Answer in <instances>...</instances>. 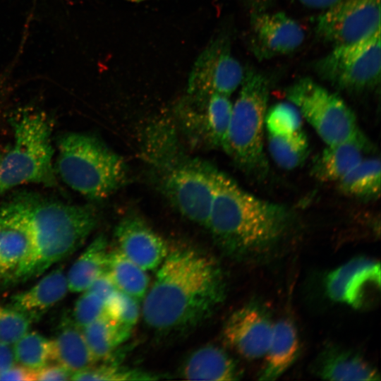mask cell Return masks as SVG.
Returning <instances> with one entry per match:
<instances>
[{
  "mask_svg": "<svg viewBox=\"0 0 381 381\" xmlns=\"http://www.w3.org/2000/svg\"><path fill=\"white\" fill-rule=\"evenodd\" d=\"M256 11H262L271 0H246Z\"/></svg>",
  "mask_w": 381,
  "mask_h": 381,
  "instance_id": "ab89813d",
  "label": "cell"
},
{
  "mask_svg": "<svg viewBox=\"0 0 381 381\" xmlns=\"http://www.w3.org/2000/svg\"><path fill=\"white\" fill-rule=\"evenodd\" d=\"M87 290L96 294L106 303L119 289L107 271L99 276Z\"/></svg>",
  "mask_w": 381,
  "mask_h": 381,
  "instance_id": "e575fe53",
  "label": "cell"
},
{
  "mask_svg": "<svg viewBox=\"0 0 381 381\" xmlns=\"http://www.w3.org/2000/svg\"><path fill=\"white\" fill-rule=\"evenodd\" d=\"M72 373L60 364L48 365L35 370V380H68Z\"/></svg>",
  "mask_w": 381,
  "mask_h": 381,
  "instance_id": "d590c367",
  "label": "cell"
},
{
  "mask_svg": "<svg viewBox=\"0 0 381 381\" xmlns=\"http://www.w3.org/2000/svg\"><path fill=\"white\" fill-rule=\"evenodd\" d=\"M143 300L145 324L159 333L188 330L202 324L226 296L218 262L190 248L169 250Z\"/></svg>",
  "mask_w": 381,
  "mask_h": 381,
  "instance_id": "6da1fadb",
  "label": "cell"
},
{
  "mask_svg": "<svg viewBox=\"0 0 381 381\" xmlns=\"http://www.w3.org/2000/svg\"><path fill=\"white\" fill-rule=\"evenodd\" d=\"M31 253L26 227L4 203L0 206V282L24 280Z\"/></svg>",
  "mask_w": 381,
  "mask_h": 381,
  "instance_id": "e0dca14e",
  "label": "cell"
},
{
  "mask_svg": "<svg viewBox=\"0 0 381 381\" xmlns=\"http://www.w3.org/2000/svg\"><path fill=\"white\" fill-rule=\"evenodd\" d=\"M303 5L314 8L325 10L340 0H298Z\"/></svg>",
  "mask_w": 381,
  "mask_h": 381,
  "instance_id": "f35d334b",
  "label": "cell"
},
{
  "mask_svg": "<svg viewBox=\"0 0 381 381\" xmlns=\"http://www.w3.org/2000/svg\"><path fill=\"white\" fill-rule=\"evenodd\" d=\"M15 361L32 370H37L52 361V342L40 333L27 332L13 344Z\"/></svg>",
  "mask_w": 381,
  "mask_h": 381,
  "instance_id": "f1b7e54d",
  "label": "cell"
},
{
  "mask_svg": "<svg viewBox=\"0 0 381 381\" xmlns=\"http://www.w3.org/2000/svg\"><path fill=\"white\" fill-rule=\"evenodd\" d=\"M380 160L377 157L363 159L338 182L339 190L363 200H376L380 195Z\"/></svg>",
  "mask_w": 381,
  "mask_h": 381,
  "instance_id": "484cf974",
  "label": "cell"
},
{
  "mask_svg": "<svg viewBox=\"0 0 381 381\" xmlns=\"http://www.w3.org/2000/svg\"><path fill=\"white\" fill-rule=\"evenodd\" d=\"M107 272L117 289L142 301L149 289L147 271L129 259L118 248L109 250Z\"/></svg>",
  "mask_w": 381,
  "mask_h": 381,
  "instance_id": "4316f807",
  "label": "cell"
},
{
  "mask_svg": "<svg viewBox=\"0 0 381 381\" xmlns=\"http://www.w3.org/2000/svg\"><path fill=\"white\" fill-rule=\"evenodd\" d=\"M114 236L117 248L145 271L157 269L169 251L164 239L138 217L122 219Z\"/></svg>",
  "mask_w": 381,
  "mask_h": 381,
  "instance_id": "2e32d148",
  "label": "cell"
},
{
  "mask_svg": "<svg viewBox=\"0 0 381 381\" xmlns=\"http://www.w3.org/2000/svg\"><path fill=\"white\" fill-rule=\"evenodd\" d=\"M109 254L106 237L97 236L70 267L66 274L68 291L80 293L88 289L99 276L107 272Z\"/></svg>",
  "mask_w": 381,
  "mask_h": 381,
  "instance_id": "cb8c5ba5",
  "label": "cell"
},
{
  "mask_svg": "<svg viewBox=\"0 0 381 381\" xmlns=\"http://www.w3.org/2000/svg\"><path fill=\"white\" fill-rule=\"evenodd\" d=\"M234 104L225 152L246 172L263 175L267 163L263 150V129L269 97V82L253 70L244 73Z\"/></svg>",
  "mask_w": 381,
  "mask_h": 381,
  "instance_id": "52a82bcc",
  "label": "cell"
},
{
  "mask_svg": "<svg viewBox=\"0 0 381 381\" xmlns=\"http://www.w3.org/2000/svg\"><path fill=\"white\" fill-rule=\"evenodd\" d=\"M251 49L258 59H268L294 52L303 42L301 26L282 12L256 11L251 16Z\"/></svg>",
  "mask_w": 381,
  "mask_h": 381,
  "instance_id": "9a60e30c",
  "label": "cell"
},
{
  "mask_svg": "<svg viewBox=\"0 0 381 381\" xmlns=\"http://www.w3.org/2000/svg\"><path fill=\"white\" fill-rule=\"evenodd\" d=\"M268 147L276 164L291 170L302 165L309 152V143L303 128L286 134H269Z\"/></svg>",
  "mask_w": 381,
  "mask_h": 381,
  "instance_id": "83f0119b",
  "label": "cell"
},
{
  "mask_svg": "<svg viewBox=\"0 0 381 381\" xmlns=\"http://www.w3.org/2000/svg\"><path fill=\"white\" fill-rule=\"evenodd\" d=\"M26 227L32 253L24 280L37 277L76 251L98 222L93 207L25 193L4 203Z\"/></svg>",
  "mask_w": 381,
  "mask_h": 381,
  "instance_id": "3957f363",
  "label": "cell"
},
{
  "mask_svg": "<svg viewBox=\"0 0 381 381\" xmlns=\"http://www.w3.org/2000/svg\"><path fill=\"white\" fill-rule=\"evenodd\" d=\"M301 114L291 103H279L267 110L265 126L269 134H286L302 128Z\"/></svg>",
  "mask_w": 381,
  "mask_h": 381,
  "instance_id": "4dcf8cb0",
  "label": "cell"
},
{
  "mask_svg": "<svg viewBox=\"0 0 381 381\" xmlns=\"http://www.w3.org/2000/svg\"><path fill=\"white\" fill-rule=\"evenodd\" d=\"M291 220L286 207L256 197L218 171L207 229L225 253L243 258L268 251L284 236Z\"/></svg>",
  "mask_w": 381,
  "mask_h": 381,
  "instance_id": "7a4b0ae2",
  "label": "cell"
},
{
  "mask_svg": "<svg viewBox=\"0 0 381 381\" xmlns=\"http://www.w3.org/2000/svg\"><path fill=\"white\" fill-rule=\"evenodd\" d=\"M162 375L138 368H129L116 363L94 365L75 372L72 380H104V381H137L155 380L162 378Z\"/></svg>",
  "mask_w": 381,
  "mask_h": 381,
  "instance_id": "f546056e",
  "label": "cell"
},
{
  "mask_svg": "<svg viewBox=\"0 0 381 381\" xmlns=\"http://www.w3.org/2000/svg\"><path fill=\"white\" fill-rule=\"evenodd\" d=\"M14 142L0 159V194L23 183L54 186V149L48 117L25 111L12 121Z\"/></svg>",
  "mask_w": 381,
  "mask_h": 381,
  "instance_id": "8992f818",
  "label": "cell"
},
{
  "mask_svg": "<svg viewBox=\"0 0 381 381\" xmlns=\"http://www.w3.org/2000/svg\"><path fill=\"white\" fill-rule=\"evenodd\" d=\"M1 154H0V159H1Z\"/></svg>",
  "mask_w": 381,
  "mask_h": 381,
  "instance_id": "60d3db41",
  "label": "cell"
},
{
  "mask_svg": "<svg viewBox=\"0 0 381 381\" xmlns=\"http://www.w3.org/2000/svg\"><path fill=\"white\" fill-rule=\"evenodd\" d=\"M52 342V361L72 373L96 363L84 337L82 328L73 319L65 318Z\"/></svg>",
  "mask_w": 381,
  "mask_h": 381,
  "instance_id": "603a6c76",
  "label": "cell"
},
{
  "mask_svg": "<svg viewBox=\"0 0 381 381\" xmlns=\"http://www.w3.org/2000/svg\"><path fill=\"white\" fill-rule=\"evenodd\" d=\"M312 370L316 376L329 380H380L378 370L360 353L332 344L318 354Z\"/></svg>",
  "mask_w": 381,
  "mask_h": 381,
  "instance_id": "ac0fdd59",
  "label": "cell"
},
{
  "mask_svg": "<svg viewBox=\"0 0 381 381\" xmlns=\"http://www.w3.org/2000/svg\"><path fill=\"white\" fill-rule=\"evenodd\" d=\"M244 73L232 54L229 36L219 33L197 57L188 77V95L205 97L220 94L229 97L241 85Z\"/></svg>",
  "mask_w": 381,
  "mask_h": 381,
  "instance_id": "30bf717a",
  "label": "cell"
},
{
  "mask_svg": "<svg viewBox=\"0 0 381 381\" xmlns=\"http://www.w3.org/2000/svg\"><path fill=\"white\" fill-rule=\"evenodd\" d=\"M380 30V0H340L323 10L316 32L335 46L361 41Z\"/></svg>",
  "mask_w": 381,
  "mask_h": 381,
  "instance_id": "8fae6325",
  "label": "cell"
},
{
  "mask_svg": "<svg viewBox=\"0 0 381 381\" xmlns=\"http://www.w3.org/2000/svg\"><path fill=\"white\" fill-rule=\"evenodd\" d=\"M32 320L26 313L0 304V342L13 345L29 331Z\"/></svg>",
  "mask_w": 381,
  "mask_h": 381,
  "instance_id": "1f68e13d",
  "label": "cell"
},
{
  "mask_svg": "<svg viewBox=\"0 0 381 381\" xmlns=\"http://www.w3.org/2000/svg\"><path fill=\"white\" fill-rule=\"evenodd\" d=\"M138 302L135 298L117 290L106 303V313L119 323L133 329L139 318Z\"/></svg>",
  "mask_w": 381,
  "mask_h": 381,
  "instance_id": "d6a6232c",
  "label": "cell"
},
{
  "mask_svg": "<svg viewBox=\"0 0 381 381\" xmlns=\"http://www.w3.org/2000/svg\"><path fill=\"white\" fill-rule=\"evenodd\" d=\"M380 30L361 41L334 47L315 65L320 77L349 92L375 87L380 80Z\"/></svg>",
  "mask_w": 381,
  "mask_h": 381,
  "instance_id": "9c48e42d",
  "label": "cell"
},
{
  "mask_svg": "<svg viewBox=\"0 0 381 381\" xmlns=\"http://www.w3.org/2000/svg\"><path fill=\"white\" fill-rule=\"evenodd\" d=\"M15 358L9 345L0 342V373L13 365Z\"/></svg>",
  "mask_w": 381,
  "mask_h": 381,
  "instance_id": "74e56055",
  "label": "cell"
},
{
  "mask_svg": "<svg viewBox=\"0 0 381 381\" xmlns=\"http://www.w3.org/2000/svg\"><path fill=\"white\" fill-rule=\"evenodd\" d=\"M232 106L229 96L224 95H188L179 104L178 114L181 126L193 140L225 151Z\"/></svg>",
  "mask_w": 381,
  "mask_h": 381,
  "instance_id": "7c38bea8",
  "label": "cell"
},
{
  "mask_svg": "<svg viewBox=\"0 0 381 381\" xmlns=\"http://www.w3.org/2000/svg\"><path fill=\"white\" fill-rule=\"evenodd\" d=\"M286 97L327 145L345 141L361 133L355 114L344 101L310 78L292 84Z\"/></svg>",
  "mask_w": 381,
  "mask_h": 381,
  "instance_id": "ba28073f",
  "label": "cell"
},
{
  "mask_svg": "<svg viewBox=\"0 0 381 381\" xmlns=\"http://www.w3.org/2000/svg\"><path fill=\"white\" fill-rule=\"evenodd\" d=\"M367 141L362 133L327 147L314 161L312 173L325 182L338 181L363 159Z\"/></svg>",
  "mask_w": 381,
  "mask_h": 381,
  "instance_id": "ffe728a7",
  "label": "cell"
},
{
  "mask_svg": "<svg viewBox=\"0 0 381 381\" xmlns=\"http://www.w3.org/2000/svg\"><path fill=\"white\" fill-rule=\"evenodd\" d=\"M325 284L332 301L356 309L370 307L380 291V264L366 257L352 258L330 271Z\"/></svg>",
  "mask_w": 381,
  "mask_h": 381,
  "instance_id": "4fadbf2b",
  "label": "cell"
},
{
  "mask_svg": "<svg viewBox=\"0 0 381 381\" xmlns=\"http://www.w3.org/2000/svg\"><path fill=\"white\" fill-rule=\"evenodd\" d=\"M105 314V302L92 291L85 290L75 303L73 320L78 326L83 328Z\"/></svg>",
  "mask_w": 381,
  "mask_h": 381,
  "instance_id": "836d02e7",
  "label": "cell"
},
{
  "mask_svg": "<svg viewBox=\"0 0 381 381\" xmlns=\"http://www.w3.org/2000/svg\"><path fill=\"white\" fill-rule=\"evenodd\" d=\"M57 171L73 190L87 198L109 197L126 182L123 159L98 138L70 133L58 143Z\"/></svg>",
  "mask_w": 381,
  "mask_h": 381,
  "instance_id": "5b68a950",
  "label": "cell"
},
{
  "mask_svg": "<svg viewBox=\"0 0 381 381\" xmlns=\"http://www.w3.org/2000/svg\"><path fill=\"white\" fill-rule=\"evenodd\" d=\"M0 380H35V370L21 365H13L0 373Z\"/></svg>",
  "mask_w": 381,
  "mask_h": 381,
  "instance_id": "8d00e7d4",
  "label": "cell"
},
{
  "mask_svg": "<svg viewBox=\"0 0 381 381\" xmlns=\"http://www.w3.org/2000/svg\"><path fill=\"white\" fill-rule=\"evenodd\" d=\"M132 329L110 318L107 314L82 328L96 362L109 360L116 349L127 341Z\"/></svg>",
  "mask_w": 381,
  "mask_h": 381,
  "instance_id": "d4e9b609",
  "label": "cell"
},
{
  "mask_svg": "<svg viewBox=\"0 0 381 381\" xmlns=\"http://www.w3.org/2000/svg\"><path fill=\"white\" fill-rule=\"evenodd\" d=\"M68 291L66 274L62 268H56L30 289L14 295L11 298V307L33 320L61 301Z\"/></svg>",
  "mask_w": 381,
  "mask_h": 381,
  "instance_id": "7402d4cb",
  "label": "cell"
},
{
  "mask_svg": "<svg viewBox=\"0 0 381 381\" xmlns=\"http://www.w3.org/2000/svg\"><path fill=\"white\" fill-rule=\"evenodd\" d=\"M181 374L189 380L231 381L240 377L234 359L213 344L198 348L190 353L182 365Z\"/></svg>",
  "mask_w": 381,
  "mask_h": 381,
  "instance_id": "d6986e66",
  "label": "cell"
},
{
  "mask_svg": "<svg viewBox=\"0 0 381 381\" xmlns=\"http://www.w3.org/2000/svg\"><path fill=\"white\" fill-rule=\"evenodd\" d=\"M299 351L300 341L294 324L289 319H282L274 323L258 380L277 379L295 362Z\"/></svg>",
  "mask_w": 381,
  "mask_h": 381,
  "instance_id": "44dd1931",
  "label": "cell"
},
{
  "mask_svg": "<svg viewBox=\"0 0 381 381\" xmlns=\"http://www.w3.org/2000/svg\"><path fill=\"white\" fill-rule=\"evenodd\" d=\"M274 323L267 312L257 303L234 311L223 328L225 341L247 359L263 357L270 342Z\"/></svg>",
  "mask_w": 381,
  "mask_h": 381,
  "instance_id": "5bb4252c",
  "label": "cell"
},
{
  "mask_svg": "<svg viewBox=\"0 0 381 381\" xmlns=\"http://www.w3.org/2000/svg\"><path fill=\"white\" fill-rule=\"evenodd\" d=\"M147 138L148 159L157 172L163 194L182 216L207 228L219 170L182 154L168 126L153 127Z\"/></svg>",
  "mask_w": 381,
  "mask_h": 381,
  "instance_id": "277c9868",
  "label": "cell"
}]
</instances>
